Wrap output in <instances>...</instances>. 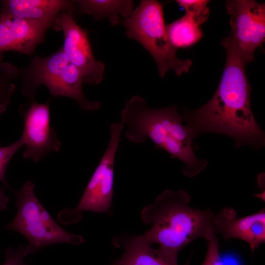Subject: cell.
Wrapping results in <instances>:
<instances>
[{
    "instance_id": "1",
    "label": "cell",
    "mask_w": 265,
    "mask_h": 265,
    "mask_svg": "<svg viewBox=\"0 0 265 265\" xmlns=\"http://www.w3.org/2000/svg\"><path fill=\"white\" fill-rule=\"evenodd\" d=\"M221 45L226 51V60L214 94L200 108L184 111V119L196 136L203 133H218L233 138L237 148L249 145L261 149L265 146V136L251 110V87L245 69L247 63L228 36L222 40Z\"/></svg>"
},
{
    "instance_id": "2",
    "label": "cell",
    "mask_w": 265,
    "mask_h": 265,
    "mask_svg": "<svg viewBox=\"0 0 265 265\" xmlns=\"http://www.w3.org/2000/svg\"><path fill=\"white\" fill-rule=\"evenodd\" d=\"M190 202L185 190L167 189L140 213L142 221L151 225L143 238L151 245L157 244L158 256L173 265H178V255L186 246L200 238L207 240L214 232V212L194 208Z\"/></svg>"
},
{
    "instance_id": "3",
    "label": "cell",
    "mask_w": 265,
    "mask_h": 265,
    "mask_svg": "<svg viewBox=\"0 0 265 265\" xmlns=\"http://www.w3.org/2000/svg\"><path fill=\"white\" fill-rule=\"evenodd\" d=\"M121 117L129 140L141 143L150 139L156 149L165 150L171 158L186 164L183 172L186 176H197L206 168L208 161L198 159L194 153L192 144L196 135L183 125L184 117L178 113L176 105L151 108L144 98L135 95L126 102Z\"/></svg>"
},
{
    "instance_id": "4",
    "label": "cell",
    "mask_w": 265,
    "mask_h": 265,
    "mask_svg": "<svg viewBox=\"0 0 265 265\" xmlns=\"http://www.w3.org/2000/svg\"><path fill=\"white\" fill-rule=\"evenodd\" d=\"M18 80L21 82L22 95L29 101L35 100L37 89L44 85L53 97L70 98L84 110H95L101 106L99 101L84 95L82 75L62 48L48 56H35L27 66L18 68Z\"/></svg>"
},
{
    "instance_id": "5",
    "label": "cell",
    "mask_w": 265,
    "mask_h": 265,
    "mask_svg": "<svg viewBox=\"0 0 265 265\" xmlns=\"http://www.w3.org/2000/svg\"><path fill=\"white\" fill-rule=\"evenodd\" d=\"M129 38L136 40L151 54L156 62L160 78L169 70L176 75L187 73L192 64L189 59L176 56L166 30L161 4L154 0H141L131 14L122 20Z\"/></svg>"
},
{
    "instance_id": "6",
    "label": "cell",
    "mask_w": 265,
    "mask_h": 265,
    "mask_svg": "<svg viewBox=\"0 0 265 265\" xmlns=\"http://www.w3.org/2000/svg\"><path fill=\"white\" fill-rule=\"evenodd\" d=\"M35 187L28 180L19 190H14L17 211L5 228L16 231L27 239L30 254L52 244L83 243L82 236L69 233L55 222L36 197Z\"/></svg>"
},
{
    "instance_id": "7",
    "label": "cell",
    "mask_w": 265,
    "mask_h": 265,
    "mask_svg": "<svg viewBox=\"0 0 265 265\" xmlns=\"http://www.w3.org/2000/svg\"><path fill=\"white\" fill-rule=\"evenodd\" d=\"M124 128L121 123L110 125L108 145L78 206L74 209L66 208L60 211L57 215L59 222L69 224L79 222L84 211L104 212L109 211L113 195L115 155Z\"/></svg>"
},
{
    "instance_id": "8",
    "label": "cell",
    "mask_w": 265,
    "mask_h": 265,
    "mask_svg": "<svg viewBox=\"0 0 265 265\" xmlns=\"http://www.w3.org/2000/svg\"><path fill=\"white\" fill-rule=\"evenodd\" d=\"M230 15L228 36L235 50L247 64L265 39V5L252 0H230L226 4Z\"/></svg>"
},
{
    "instance_id": "9",
    "label": "cell",
    "mask_w": 265,
    "mask_h": 265,
    "mask_svg": "<svg viewBox=\"0 0 265 265\" xmlns=\"http://www.w3.org/2000/svg\"><path fill=\"white\" fill-rule=\"evenodd\" d=\"M50 106L49 101L43 104L34 100L21 105L18 108L24 120L21 136L25 149L23 157L35 162L61 148L56 132L51 126Z\"/></svg>"
},
{
    "instance_id": "10",
    "label": "cell",
    "mask_w": 265,
    "mask_h": 265,
    "mask_svg": "<svg viewBox=\"0 0 265 265\" xmlns=\"http://www.w3.org/2000/svg\"><path fill=\"white\" fill-rule=\"evenodd\" d=\"M53 27L62 31L64 42L61 48L70 62L80 72L83 83L92 85L100 83L105 64L95 58L86 31L66 11L59 15Z\"/></svg>"
},
{
    "instance_id": "11",
    "label": "cell",
    "mask_w": 265,
    "mask_h": 265,
    "mask_svg": "<svg viewBox=\"0 0 265 265\" xmlns=\"http://www.w3.org/2000/svg\"><path fill=\"white\" fill-rule=\"evenodd\" d=\"M216 235L219 234L225 240H241L248 243L252 253L265 242V210L238 217L232 208L222 209L215 214L212 221Z\"/></svg>"
},
{
    "instance_id": "12",
    "label": "cell",
    "mask_w": 265,
    "mask_h": 265,
    "mask_svg": "<svg viewBox=\"0 0 265 265\" xmlns=\"http://www.w3.org/2000/svg\"><path fill=\"white\" fill-rule=\"evenodd\" d=\"M49 28L39 21L0 14V64L6 52L33 55Z\"/></svg>"
},
{
    "instance_id": "13",
    "label": "cell",
    "mask_w": 265,
    "mask_h": 265,
    "mask_svg": "<svg viewBox=\"0 0 265 265\" xmlns=\"http://www.w3.org/2000/svg\"><path fill=\"white\" fill-rule=\"evenodd\" d=\"M66 11L73 18L80 13L76 0H0V14L39 21L53 27L59 15Z\"/></svg>"
},
{
    "instance_id": "14",
    "label": "cell",
    "mask_w": 265,
    "mask_h": 265,
    "mask_svg": "<svg viewBox=\"0 0 265 265\" xmlns=\"http://www.w3.org/2000/svg\"><path fill=\"white\" fill-rule=\"evenodd\" d=\"M112 241L116 247H123L125 251L111 265H173L160 258L156 249L142 236H116ZM183 265H190V259Z\"/></svg>"
},
{
    "instance_id": "15",
    "label": "cell",
    "mask_w": 265,
    "mask_h": 265,
    "mask_svg": "<svg viewBox=\"0 0 265 265\" xmlns=\"http://www.w3.org/2000/svg\"><path fill=\"white\" fill-rule=\"evenodd\" d=\"M80 13L92 16L95 20L107 19L112 26H117L121 18H128L133 10L131 0H76Z\"/></svg>"
},
{
    "instance_id": "16",
    "label": "cell",
    "mask_w": 265,
    "mask_h": 265,
    "mask_svg": "<svg viewBox=\"0 0 265 265\" xmlns=\"http://www.w3.org/2000/svg\"><path fill=\"white\" fill-rule=\"evenodd\" d=\"M200 25L186 13L183 17L166 25L172 45L177 49L191 47L199 41L203 33Z\"/></svg>"
},
{
    "instance_id": "17",
    "label": "cell",
    "mask_w": 265,
    "mask_h": 265,
    "mask_svg": "<svg viewBox=\"0 0 265 265\" xmlns=\"http://www.w3.org/2000/svg\"><path fill=\"white\" fill-rule=\"evenodd\" d=\"M18 68L8 62L0 64V116L7 109L16 89Z\"/></svg>"
},
{
    "instance_id": "18",
    "label": "cell",
    "mask_w": 265,
    "mask_h": 265,
    "mask_svg": "<svg viewBox=\"0 0 265 265\" xmlns=\"http://www.w3.org/2000/svg\"><path fill=\"white\" fill-rule=\"evenodd\" d=\"M176 2L200 25L205 22L209 15L208 0H177Z\"/></svg>"
},
{
    "instance_id": "19",
    "label": "cell",
    "mask_w": 265,
    "mask_h": 265,
    "mask_svg": "<svg viewBox=\"0 0 265 265\" xmlns=\"http://www.w3.org/2000/svg\"><path fill=\"white\" fill-rule=\"evenodd\" d=\"M24 145V141L21 136L13 143L6 146L0 147V182L6 188L14 190L8 184L5 178L7 165L17 151Z\"/></svg>"
},
{
    "instance_id": "20",
    "label": "cell",
    "mask_w": 265,
    "mask_h": 265,
    "mask_svg": "<svg viewBox=\"0 0 265 265\" xmlns=\"http://www.w3.org/2000/svg\"><path fill=\"white\" fill-rule=\"evenodd\" d=\"M207 241V252L202 265H225L220 254L219 243L215 232Z\"/></svg>"
},
{
    "instance_id": "21",
    "label": "cell",
    "mask_w": 265,
    "mask_h": 265,
    "mask_svg": "<svg viewBox=\"0 0 265 265\" xmlns=\"http://www.w3.org/2000/svg\"><path fill=\"white\" fill-rule=\"evenodd\" d=\"M29 254L30 253L27 245H21L16 249L8 247L5 251V261L2 265H26L24 258Z\"/></svg>"
},
{
    "instance_id": "22",
    "label": "cell",
    "mask_w": 265,
    "mask_h": 265,
    "mask_svg": "<svg viewBox=\"0 0 265 265\" xmlns=\"http://www.w3.org/2000/svg\"><path fill=\"white\" fill-rule=\"evenodd\" d=\"M6 188L4 186L0 187V212L7 208V204L10 201L9 198L4 193V189Z\"/></svg>"
},
{
    "instance_id": "23",
    "label": "cell",
    "mask_w": 265,
    "mask_h": 265,
    "mask_svg": "<svg viewBox=\"0 0 265 265\" xmlns=\"http://www.w3.org/2000/svg\"></svg>"
}]
</instances>
